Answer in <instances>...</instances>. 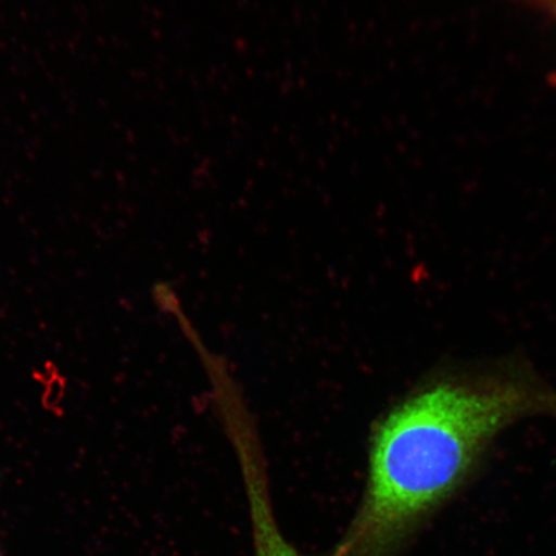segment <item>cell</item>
I'll return each mask as SVG.
<instances>
[{
	"instance_id": "obj_2",
	"label": "cell",
	"mask_w": 556,
	"mask_h": 556,
	"mask_svg": "<svg viewBox=\"0 0 556 556\" xmlns=\"http://www.w3.org/2000/svg\"><path fill=\"white\" fill-rule=\"evenodd\" d=\"M238 455L248 490L255 556H303L283 536L281 528L277 525L260 450L247 447L240 450Z\"/></svg>"
},
{
	"instance_id": "obj_3",
	"label": "cell",
	"mask_w": 556,
	"mask_h": 556,
	"mask_svg": "<svg viewBox=\"0 0 556 556\" xmlns=\"http://www.w3.org/2000/svg\"><path fill=\"white\" fill-rule=\"evenodd\" d=\"M532 9L544 13L545 16L555 21L556 24V0H525ZM554 85L556 86V74L553 76Z\"/></svg>"
},
{
	"instance_id": "obj_1",
	"label": "cell",
	"mask_w": 556,
	"mask_h": 556,
	"mask_svg": "<svg viewBox=\"0 0 556 556\" xmlns=\"http://www.w3.org/2000/svg\"><path fill=\"white\" fill-rule=\"evenodd\" d=\"M555 412L553 391L506 375L441 379L409 394L375 429L364 502L333 556H395L467 481L493 438Z\"/></svg>"
}]
</instances>
